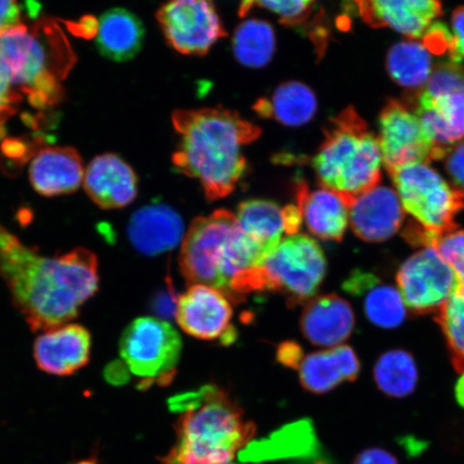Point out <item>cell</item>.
<instances>
[{"label": "cell", "mask_w": 464, "mask_h": 464, "mask_svg": "<svg viewBox=\"0 0 464 464\" xmlns=\"http://www.w3.org/2000/svg\"><path fill=\"white\" fill-rule=\"evenodd\" d=\"M316 2L317 0H242L239 15L245 17L254 8H264L276 14L281 24L297 27L310 19Z\"/></svg>", "instance_id": "1f68e13d"}, {"label": "cell", "mask_w": 464, "mask_h": 464, "mask_svg": "<svg viewBox=\"0 0 464 464\" xmlns=\"http://www.w3.org/2000/svg\"><path fill=\"white\" fill-rule=\"evenodd\" d=\"M161 463L162 464H184L183 462L179 461L176 455H174V452L170 450L169 454L166 455L164 458H161ZM235 464V463H231Z\"/></svg>", "instance_id": "f6af8a7d"}, {"label": "cell", "mask_w": 464, "mask_h": 464, "mask_svg": "<svg viewBox=\"0 0 464 464\" xmlns=\"http://www.w3.org/2000/svg\"><path fill=\"white\" fill-rule=\"evenodd\" d=\"M87 196L103 210L130 206L138 195V178L132 168L113 153L96 156L84 173Z\"/></svg>", "instance_id": "2e32d148"}, {"label": "cell", "mask_w": 464, "mask_h": 464, "mask_svg": "<svg viewBox=\"0 0 464 464\" xmlns=\"http://www.w3.org/2000/svg\"><path fill=\"white\" fill-rule=\"evenodd\" d=\"M379 141L387 170L416 162L442 160L419 116L404 102L392 100L382 110Z\"/></svg>", "instance_id": "7c38bea8"}, {"label": "cell", "mask_w": 464, "mask_h": 464, "mask_svg": "<svg viewBox=\"0 0 464 464\" xmlns=\"http://www.w3.org/2000/svg\"><path fill=\"white\" fill-rule=\"evenodd\" d=\"M353 464H399V462L392 452L374 448L362 451Z\"/></svg>", "instance_id": "ab89813d"}, {"label": "cell", "mask_w": 464, "mask_h": 464, "mask_svg": "<svg viewBox=\"0 0 464 464\" xmlns=\"http://www.w3.org/2000/svg\"><path fill=\"white\" fill-rule=\"evenodd\" d=\"M22 11L17 0H0V34L21 24Z\"/></svg>", "instance_id": "74e56055"}, {"label": "cell", "mask_w": 464, "mask_h": 464, "mask_svg": "<svg viewBox=\"0 0 464 464\" xmlns=\"http://www.w3.org/2000/svg\"><path fill=\"white\" fill-rule=\"evenodd\" d=\"M343 288L353 295H364V311L371 322L382 328H396L404 322L406 307L399 290L379 284L374 276L353 275Z\"/></svg>", "instance_id": "484cf974"}, {"label": "cell", "mask_w": 464, "mask_h": 464, "mask_svg": "<svg viewBox=\"0 0 464 464\" xmlns=\"http://www.w3.org/2000/svg\"><path fill=\"white\" fill-rule=\"evenodd\" d=\"M232 316L234 310L227 295L202 284H193L179 295L174 314L188 334L207 341L222 340L225 344L236 338Z\"/></svg>", "instance_id": "4fadbf2b"}, {"label": "cell", "mask_w": 464, "mask_h": 464, "mask_svg": "<svg viewBox=\"0 0 464 464\" xmlns=\"http://www.w3.org/2000/svg\"><path fill=\"white\" fill-rule=\"evenodd\" d=\"M261 118L271 119L288 127L309 123L317 111V100L309 86L289 81L277 87L268 98H261L254 106Z\"/></svg>", "instance_id": "cb8c5ba5"}, {"label": "cell", "mask_w": 464, "mask_h": 464, "mask_svg": "<svg viewBox=\"0 0 464 464\" xmlns=\"http://www.w3.org/2000/svg\"><path fill=\"white\" fill-rule=\"evenodd\" d=\"M326 270V257L312 237L287 236L248 272L245 292L280 293L295 306L315 297Z\"/></svg>", "instance_id": "ba28073f"}, {"label": "cell", "mask_w": 464, "mask_h": 464, "mask_svg": "<svg viewBox=\"0 0 464 464\" xmlns=\"http://www.w3.org/2000/svg\"><path fill=\"white\" fill-rule=\"evenodd\" d=\"M374 379L380 390L393 398H404L413 393L419 373L409 353L392 351L384 353L374 368Z\"/></svg>", "instance_id": "f546056e"}, {"label": "cell", "mask_w": 464, "mask_h": 464, "mask_svg": "<svg viewBox=\"0 0 464 464\" xmlns=\"http://www.w3.org/2000/svg\"><path fill=\"white\" fill-rule=\"evenodd\" d=\"M350 7L370 27L391 28L411 40L425 36L443 14L440 0H350Z\"/></svg>", "instance_id": "5bb4252c"}, {"label": "cell", "mask_w": 464, "mask_h": 464, "mask_svg": "<svg viewBox=\"0 0 464 464\" xmlns=\"http://www.w3.org/2000/svg\"><path fill=\"white\" fill-rule=\"evenodd\" d=\"M23 96L15 89L10 75L0 60V140L7 135L5 123L16 114Z\"/></svg>", "instance_id": "e575fe53"}, {"label": "cell", "mask_w": 464, "mask_h": 464, "mask_svg": "<svg viewBox=\"0 0 464 464\" xmlns=\"http://www.w3.org/2000/svg\"><path fill=\"white\" fill-rule=\"evenodd\" d=\"M300 326L312 344L333 348L350 338L355 316L350 304L339 295H319L305 304Z\"/></svg>", "instance_id": "ffe728a7"}, {"label": "cell", "mask_w": 464, "mask_h": 464, "mask_svg": "<svg viewBox=\"0 0 464 464\" xmlns=\"http://www.w3.org/2000/svg\"><path fill=\"white\" fill-rule=\"evenodd\" d=\"M263 259L242 231L236 214L218 210L191 223L183 237L179 266L188 283L217 288L236 303L243 276Z\"/></svg>", "instance_id": "5b68a950"}, {"label": "cell", "mask_w": 464, "mask_h": 464, "mask_svg": "<svg viewBox=\"0 0 464 464\" xmlns=\"http://www.w3.org/2000/svg\"><path fill=\"white\" fill-rule=\"evenodd\" d=\"M236 218L264 259L281 242L283 235L287 234L284 208L274 201L252 199L242 202Z\"/></svg>", "instance_id": "d4e9b609"}, {"label": "cell", "mask_w": 464, "mask_h": 464, "mask_svg": "<svg viewBox=\"0 0 464 464\" xmlns=\"http://www.w3.org/2000/svg\"><path fill=\"white\" fill-rule=\"evenodd\" d=\"M437 322L443 330L452 365L464 373V285L458 284L454 293L437 312Z\"/></svg>", "instance_id": "4dcf8cb0"}, {"label": "cell", "mask_w": 464, "mask_h": 464, "mask_svg": "<svg viewBox=\"0 0 464 464\" xmlns=\"http://www.w3.org/2000/svg\"><path fill=\"white\" fill-rule=\"evenodd\" d=\"M129 369H127L125 363L121 364L118 362H112L104 370V377H106L110 384H124V382L129 380Z\"/></svg>", "instance_id": "7bdbcfd3"}, {"label": "cell", "mask_w": 464, "mask_h": 464, "mask_svg": "<svg viewBox=\"0 0 464 464\" xmlns=\"http://www.w3.org/2000/svg\"><path fill=\"white\" fill-rule=\"evenodd\" d=\"M455 392L458 403H459L464 409V373L461 376V379L458 381Z\"/></svg>", "instance_id": "ee69618b"}, {"label": "cell", "mask_w": 464, "mask_h": 464, "mask_svg": "<svg viewBox=\"0 0 464 464\" xmlns=\"http://www.w3.org/2000/svg\"><path fill=\"white\" fill-rule=\"evenodd\" d=\"M464 91V66L452 62L440 63L433 68L430 78L420 91L429 97Z\"/></svg>", "instance_id": "d6a6232c"}, {"label": "cell", "mask_w": 464, "mask_h": 464, "mask_svg": "<svg viewBox=\"0 0 464 464\" xmlns=\"http://www.w3.org/2000/svg\"><path fill=\"white\" fill-rule=\"evenodd\" d=\"M452 36H454V46L450 54V61L456 63H461L464 60V7L457 8L451 16Z\"/></svg>", "instance_id": "8d00e7d4"}, {"label": "cell", "mask_w": 464, "mask_h": 464, "mask_svg": "<svg viewBox=\"0 0 464 464\" xmlns=\"http://www.w3.org/2000/svg\"><path fill=\"white\" fill-rule=\"evenodd\" d=\"M83 160L73 148L40 150L29 165V181L46 198L77 191L84 179Z\"/></svg>", "instance_id": "d6986e66"}, {"label": "cell", "mask_w": 464, "mask_h": 464, "mask_svg": "<svg viewBox=\"0 0 464 464\" xmlns=\"http://www.w3.org/2000/svg\"><path fill=\"white\" fill-rule=\"evenodd\" d=\"M382 162L379 138L355 108L347 107L330 121L312 166L324 188L353 199L379 187Z\"/></svg>", "instance_id": "8992f818"}, {"label": "cell", "mask_w": 464, "mask_h": 464, "mask_svg": "<svg viewBox=\"0 0 464 464\" xmlns=\"http://www.w3.org/2000/svg\"><path fill=\"white\" fill-rule=\"evenodd\" d=\"M399 292L415 314L438 312L459 284L437 249L425 247L405 261L397 274Z\"/></svg>", "instance_id": "8fae6325"}, {"label": "cell", "mask_w": 464, "mask_h": 464, "mask_svg": "<svg viewBox=\"0 0 464 464\" xmlns=\"http://www.w3.org/2000/svg\"><path fill=\"white\" fill-rule=\"evenodd\" d=\"M240 452L242 460H266L278 457H312L318 454V440L309 421L290 425L268 440L246 446Z\"/></svg>", "instance_id": "83f0119b"}, {"label": "cell", "mask_w": 464, "mask_h": 464, "mask_svg": "<svg viewBox=\"0 0 464 464\" xmlns=\"http://www.w3.org/2000/svg\"><path fill=\"white\" fill-rule=\"evenodd\" d=\"M172 123L179 135L174 167L197 179L208 200L229 196L246 171L242 149L257 140L259 127L223 108L179 110Z\"/></svg>", "instance_id": "7a4b0ae2"}, {"label": "cell", "mask_w": 464, "mask_h": 464, "mask_svg": "<svg viewBox=\"0 0 464 464\" xmlns=\"http://www.w3.org/2000/svg\"><path fill=\"white\" fill-rule=\"evenodd\" d=\"M433 71L432 57L422 43L402 42L392 46L387 55V72L398 85L405 87L406 100L425 87Z\"/></svg>", "instance_id": "4316f807"}, {"label": "cell", "mask_w": 464, "mask_h": 464, "mask_svg": "<svg viewBox=\"0 0 464 464\" xmlns=\"http://www.w3.org/2000/svg\"><path fill=\"white\" fill-rule=\"evenodd\" d=\"M177 303L173 290H168V293H162L155 299L153 309L161 318L170 317L176 314Z\"/></svg>", "instance_id": "b9f144b4"}, {"label": "cell", "mask_w": 464, "mask_h": 464, "mask_svg": "<svg viewBox=\"0 0 464 464\" xmlns=\"http://www.w3.org/2000/svg\"><path fill=\"white\" fill-rule=\"evenodd\" d=\"M92 335L79 324H65L40 334L34 344V358L44 372L69 376L90 362Z\"/></svg>", "instance_id": "9a60e30c"}, {"label": "cell", "mask_w": 464, "mask_h": 464, "mask_svg": "<svg viewBox=\"0 0 464 464\" xmlns=\"http://www.w3.org/2000/svg\"><path fill=\"white\" fill-rule=\"evenodd\" d=\"M430 247L437 249L464 285V230L456 229L440 236Z\"/></svg>", "instance_id": "836d02e7"}, {"label": "cell", "mask_w": 464, "mask_h": 464, "mask_svg": "<svg viewBox=\"0 0 464 464\" xmlns=\"http://www.w3.org/2000/svg\"><path fill=\"white\" fill-rule=\"evenodd\" d=\"M0 277L34 333L63 326L80 314L100 287V264L90 249L45 257L0 224Z\"/></svg>", "instance_id": "6da1fadb"}, {"label": "cell", "mask_w": 464, "mask_h": 464, "mask_svg": "<svg viewBox=\"0 0 464 464\" xmlns=\"http://www.w3.org/2000/svg\"><path fill=\"white\" fill-rule=\"evenodd\" d=\"M143 38L141 21L129 10H108L98 21L97 49L110 61L131 60L140 51Z\"/></svg>", "instance_id": "603a6c76"}, {"label": "cell", "mask_w": 464, "mask_h": 464, "mask_svg": "<svg viewBox=\"0 0 464 464\" xmlns=\"http://www.w3.org/2000/svg\"><path fill=\"white\" fill-rule=\"evenodd\" d=\"M295 200L303 223L313 236L324 241L342 240L353 199L328 188L311 190L301 181L295 188Z\"/></svg>", "instance_id": "ac0fdd59"}, {"label": "cell", "mask_w": 464, "mask_h": 464, "mask_svg": "<svg viewBox=\"0 0 464 464\" xmlns=\"http://www.w3.org/2000/svg\"><path fill=\"white\" fill-rule=\"evenodd\" d=\"M232 49L237 61L249 68H263L276 51V33L270 23L249 19L236 29Z\"/></svg>", "instance_id": "f1b7e54d"}, {"label": "cell", "mask_w": 464, "mask_h": 464, "mask_svg": "<svg viewBox=\"0 0 464 464\" xmlns=\"http://www.w3.org/2000/svg\"><path fill=\"white\" fill-rule=\"evenodd\" d=\"M182 340L164 319L140 317L121 334L120 356L130 372L140 379L139 387L170 384L181 357Z\"/></svg>", "instance_id": "9c48e42d"}, {"label": "cell", "mask_w": 464, "mask_h": 464, "mask_svg": "<svg viewBox=\"0 0 464 464\" xmlns=\"http://www.w3.org/2000/svg\"><path fill=\"white\" fill-rule=\"evenodd\" d=\"M445 168L457 188L464 191V141L454 145L446 154Z\"/></svg>", "instance_id": "d590c367"}, {"label": "cell", "mask_w": 464, "mask_h": 464, "mask_svg": "<svg viewBox=\"0 0 464 464\" xmlns=\"http://www.w3.org/2000/svg\"><path fill=\"white\" fill-rule=\"evenodd\" d=\"M178 444L171 450L184 464H231L251 442L256 426L222 388L207 385L174 397Z\"/></svg>", "instance_id": "3957f363"}, {"label": "cell", "mask_w": 464, "mask_h": 464, "mask_svg": "<svg viewBox=\"0 0 464 464\" xmlns=\"http://www.w3.org/2000/svg\"><path fill=\"white\" fill-rule=\"evenodd\" d=\"M298 370L305 391L324 394L343 382L355 381L361 363L350 346L340 345L304 357Z\"/></svg>", "instance_id": "7402d4cb"}, {"label": "cell", "mask_w": 464, "mask_h": 464, "mask_svg": "<svg viewBox=\"0 0 464 464\" xmlns=\"http://www.w3.org/2000/svg\"><path fill=\"white\" fill-rule=\"evenodd\" d=\"M68 29L75 36L83 37L86 39L97 36L98 33V21L94 16H84L79 22H66Z\"/></svg>", "instance_id": "60d3db41"}, {"label": "cell", "mask_w": 464, "mask_h": 464, "mask_svg": "<svg viewBox=\"0 0 464 464\" xmlns=\"http://www.w3.org/2000/svg\"><path fill=\"white\" fill-rule=\"evenodd\" d=\"M388 172L403 210L416 220L405 229L406 240L411 245L430 247L438 237L457 229L455 218L464 208V191L451 188L423 162Z\"/></svg>", "instance_id": "52a82bcc"}, {"label": "cell", "mask_w": 464, "mask_h": 464, "mask_svg": "<svg viewBox=\"0 0 464 464\" xmlns=\"http://www.w3.org/2000/svg\"><path fill=\"white\" fill-rule=\"evenodd\" d=\"M0 60L11 81L33 107H54L63 101L62 82L77 57L54 20L19 24L0 34Z\"/></svg>", "instance_id": "277c9868"}, {"label": "cell", "mask_w": 464, "mask_h": 464, "mask_svg": "<svg viewBox=\"0 0 464 464\" xmlns=\"http://www.w3.org/2000/svg\"><path fill=\"white\" fill-rule=\"evenodd\" d=\"M156 17L167 42L181 54L205 55L227 36L214 0H166Z\"/></svg>", "instance_id": "30bf717a"}, {"label": "cell", "mask_w": 464, "mask_h": 464, "mask_svg": "<svg viewBox=\"0 0 464 464\" xmlns=\"http://www.w3.org/2000/svg\"><path fill=\"white\" fill-rule=\"evenodd\" d=\"M316 464H324V463H322V462H318V463H316Z\"/></svg>", "instance_id": "bcb514c9"}, {"label": "cell", "mask_w": 464, "mask_h": 464, "mask_svg": "<svg viewBox=\"0 0 464 464\" xmlns=\"http://www.w3.org/2000/svg\"><path fill=\"white\" fill-rule=\"evenodd\" d=\"M277 359L285 367L298 369L304 359L303 350L295 342H285L278 347Z\"/></svg>", "instance_id": "f35d334b"}, {"label": "cell", "mask_w": 464, "mask_h": 464, "mask_svg": "<svg viewBox=\"0 0 464 464\" xmlns=\"http://www.w3.org/2000/svg\"><path fill=\"white\" fill-rule=\"evenodd\" d=\"M404 213L396 191L376 187L353 199L352 229L363 241H386L401 227Z\"/></svg>", "instance_id": "e0dca14e"}, {"label": "cell", "mask_w": 464, "mask_h": 464, "mask_svg": "<svg viewBox=\"0 0 464 464\" xmlns=\"http://www.w3.org/2000/svg\"><path fill=\"white\" fill-rule=\"evenodd\" d=\"M131 246L147 256H156L176 247L184 237L179 214L165 205L145 206L135 213L127 226Z\"/></svg>", "instance_id": "44dd1931"}]
</instances>
